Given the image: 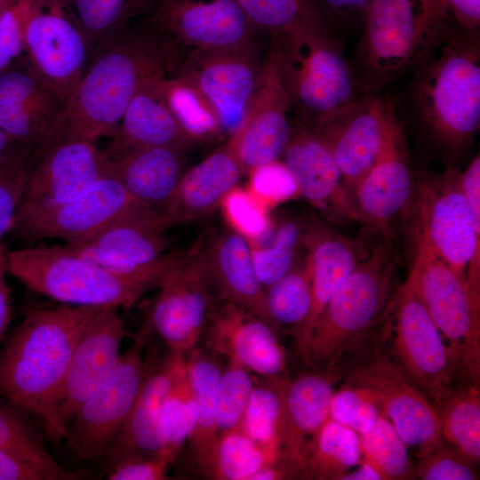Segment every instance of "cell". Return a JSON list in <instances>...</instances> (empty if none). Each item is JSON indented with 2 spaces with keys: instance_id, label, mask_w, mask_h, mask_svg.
<instances>
[{
  "instance_id": "obj_1",
  "label": "cell",
  "mask_w": 480,
  "mask_h": 480,
  "mask_svg": "<svg viewBox=\"0 0 480 480\" xmlns=\"http://www.w3.org/2000/svg\"><path fill=\"white\" fill-rule=\"evenodd\" d=\"M92 54L33 159L59 144L112 137L136 93L151 81L173 74L178 61L174 44L149 21L124 28Z\"/></svg>"
},
{
  "instance_id": "obj_2",
  "label": "cell",
  "mask_w": 480,
  "mask_h": 480,
  "mask_svg": "<svg viewBox=\"0 0 480 480\" xmlns=\"http://www.w3.org/2000/svg\"><path fill=\"white\" fill-rule=\"evenodd\" d=\"M100 308L33 309L1 345L0 398L39 420L55 444L64 440L58 407L68 369L83 331Z\"/></svg>"
},
{
  "instance_id": "obj_3",
  "label": "cell",
  "mask_w": 480,
  "mask_h": 480,
  "mask_svg": "<svg viewBox=\"0 0 480 480\" xmlns=\"http://www.w3.org/2000/svg\"><path fill=\"white\" fill-rule=\"evenodd\" d=\"M408 112L440 152L454 156L480 125V38L447 23L410 72Z\"/></svg>"
},
{
  "instance_id": "obj_4",
  "label": "cell",
  "mask_w": 480,
  "mask_h": 480,
  "mask_svg": "<svg viewBox=\"0 0 480 480\" xmlns=\"http://www.w3.org/2000/svg\"><path fill=\"white\" fill-rule=\"evenodd\" d=\"M398 255L381 241L332 296L300 356L316 371L339 372L345 355L356 353L382 322L393 297Z\"/></svg>"
},
{
  "instance_id": "obj_5",
  "label": "cell",
  "mask_w": 480,
  "mask_h": 480,
  "mask_svg": "<svg viewBox=\"0 0 480 480\" xmlns=\"http://www.w3.org/2000/svg\"><path fill=\"white\" fill-rule=\"evenodd\" d=\"M362 22L354 72L364 93H377L410 73L450 21L433 0H368Z\"/></svg>"
},
{
  "instance_id": "obj_6",
  "label": "cell",
  "mask_w": 480,
  "mask_h": 480,
  "mask_svg": "<svg viewBox=\"0 0 480 480\" xmlns=\"http://www.w3.org/2000/svg\"><path fill=\"white\" fill-rule=\"evenodd\" d=\"M415 233L461 279L480 248V157L415 176Z\"/></svg>"
},
{
  "instance_id": "obj_7",
  "label": "cell",
  "mask_w": 480,
  "mask_h": 480,
  "mask_svg": "<svg viewBox=\"0 0 480 480\" xmlns=\"http://www.w3.org/2000/svg\"><path fill=\"white\" fill-rule=\"evenodd\" d=\"M291 108L305 125L343 108L364 92L334 33L298 28L273 35Z\"/></svg>"
},
{
  "instance_id": "obj_8",
  "label": "cell",
  "mask_w": 480,
  "mask_h": 480,
  "mask_svg": "<svg viewBox=\"0 0 480 480\" xmlns=\"http://www.w3.org/2000/svg\"><path fill=\"white\" fill-rule=\"evenodd\" d=\"M5 257L9 276L65 305L128 308L150 290L106 271L66 244L7 249Z\"/></svg>"
},
{
  "instance_id": "obj_9",
  "label": "cell",
  "mask_w": 480,
  "mask_h": 480,
  "mask_svg": "<svg viewBox=\"0 0 480 480\" xmlns=\"http://www.w3.org/2000/svg\"><path fill=\"white\" fill-rule=\"evenodd\" d=\"M380 327L388 356L438 410L455 388V361L423 303L405 283L393 295Z\"/></svg>"
},
{
  "instance_id": "obj_10",
  "label": "cell",
  "mask_w": 480,
  "mask_h": 480,
  "mask_svg": "<svg viewBox=\"0 0 480 480\" xmlns=\"http://www.w3.org/2000/svg\"><path fill=\"white\" fill-rule=\"evenodd\" d=\"M120 221L164 231L163 217L133 197L111 172L81 195L52 210L13 222L10 233L30 242L86 239Z\"/></svg>"
},
{
  "instance_id": "obj_11",
  "label": "cell",
  "mask_w": 480,
  "mask_h": 480,
  "mask_svg": "<svg viewBox=\"0 0 480 480\" xmlns=\"http://www.w3.org/2000/svg\"><path fill=\"white\" fill-rule=\"evenodd\" d=\"M152 331L146 316L113 372L82 404L68 424L63 441L79 460L103 457L123 429L147 373L143 352Z\"/></svg>"
},
{
  "instance_id": "obj_12",
  "label": "cell",
  "mask_w": 480,
  "mask_h": 480,
  "mask_svg": "<svg viewBox=\"0 0 480 480\" xmlns=\"http://www.w3.org/2000/svg\"><path fill=\"white\" fill-rule=\"evenodd\" d=\"M405 284L449 340L455 364H459L470 385L479 387L480 316L471 308L465 280L436 257L417 234Z\"/></svg>"
},
{
  "instance_id": "obj_13",
  "label": "cell",
  "mask_w": 480,
  "mask_h": 480,
  "mask_svg": "<svg viewBox=\"0 0 480 480\" xmlns=\"http://www.w3.org/2000/svg\"><path fill=\"white\" fill-rule=\"evenodd\" d=\"M371 341L355 353L346 382L373 391L404 443L418 454L428 451L442 441L438 411L391 359L379 334Z\"/></svg>"
},
{
  "instance_id": "obj_14",
  "label": "cell",
  "mask_w": 480,
  "mask_h": 480,
  "mask_svg": "<svg viewBox=\"0 0 480 480\" xmlns=\"http://www.w3.org/2000/svg\"><path fill=\"white\" fill-rule=\"evenodd\" d=\"M204 239L205 236L199 238L182 254L147 314L152 330L171 351L184 356L196 348L212 309L221 300L207 268Z\"/></svg>"
},
{
  "instance_id": "obj_15",
  "label": "cell",
  "mask_w": 480,
  "mask_h": 480,
  "mask_svg": "<svg viewBox=\"0 0 480 480\" xmlns=\"http://www.w3.org/2000/svg\"><path fill=\"white\" fill-rule=\"evenodd\" d=\"M28 67L64 103L85 69L91 50L70 0H43L26 33Z\"/></svg>"
},
{
  "instance_id": "obj_16",
  "label": "cell",
  "mask_w": 480,
  "mask_h": 480,
  "mask_svg": "<svg viewBox=\"0 0 480 480\" xmlns=\"http://www.w3.org/2000/svg\"><path fill=\"white\" fill-rule=\"evenodd\" d=\"M361 220L381 232L393 244L395 224L415 218V176L404 129L392 105L384 129L378 157L354 190Z\"/></svg>"
},
{
  "instance_id": "obj_17",
  "label": "cell",
  "mask_w": 480,
  "mask_h": 480,
  "mask_svg": "<svg viewBox=\"0 0 480 480\" xmlns=\"http://www.w3.org/2000/svg\"><path fill=\"white\" fill-rule=\"evenodd\" d=\"M111 172L110 159L95 142L70 141L51 148L32 161L13 222L71 201Z\"/></svg>"
},
{
  "instance_id": "obj_18",
  "label": "cell",
  "mask_w": 480,
  "mask_h": 480,
  "mask_svg": "<svg viewBox=\"0 0 480 480\" xmlns=\"http://www.w3.org/2000/svg\"><path fill=\"white\" fill-rule=\"evenodd\" d=\"M164 232L120 221L86 239L66 244L106 271L152 289L162 285L183 254L165 252Z\"/></svg>"
},
{
  "instance_id": "obj_19",
  "label": "cell",
  "mask_w": 480,
  "mask_h": 480,
  "mask_svg": "<svg viewBox=\"0 0 480 480\" xmlns=\"http://www.w3.org/2000/svg\"><path fill=\"white\" fill-rule=\"evenodd\" d=\"M149 22L190 50L252 51L256 30L236 0H159Z\"/></svg>"
},
{
  "instance_id": "obj_20",
  "label": "cell",
  "mask_w": 480,
  "mask_h": 480,
  "mask_svg": "<svg viewBox=\"0 0 480 480\" xmlns=\"http://www.w3.org/2000/svg\"><path fill=\"white\" fill-rule=\"evenodd\" d=\"M291 110L276 52L271 45L256 90L239 125L230 134L244 174L279 160L292 134Z\"/></svg>"
},
{
  "instance_id": "obj_21",
  "label": "cell",
  "mask_w": 480,
  "mask_h": 480,
  "mask_svg": "<svg viewBox=\"0 0 480 480\" xmlns=\"http://www.w3.org/2000/svg\"><path fill=\"white\" fill-rule=\"evenodd\" d=\"M392 105L377 93H363L336 113L306 125L325 142L353 196L378 157Z\"/></svg>"
},
{
  "instance_id": "obj_22",
  "label": "cell",
  "mask_w": 480,
  "mask_h": 480,
  "mask_svg": "<svg viewBox=\"0 0 480 480\" xmlns=\"http://www.w3.org/2000/svg\"><path fill=\"white\" fill-rule=\"evenodd\" d=\"M262 69V68H261ZM250 50L191 49L179 58L173 75L194 84L216 110L222 130L239 125L259 84Z\"/></svg>"
},
{
  "instance_id": "obj_23",
  "label": "cell",
  "mask_w": 480,
  "mask_h": 480,
  "mask_svg": "<svg viewBox=\"0 0 480 480\" xmlns=\"http://www.w3.org/2000/svg\"><path fill=\"white\" fill-rule=\"evenodd\" d=\"M118 309L99 308L76 346L58 407V421L64 437L76 411L106 381L119 361L126 329Z\"/></svg>"
},
{
  "instance_id": "obj_24",
  "label": "cell",
  "mask_w": 480,
  "mask_h": 480,
  "mask_svg": "<svg viewBox=\"0 0 480 480\" xmlns=\"http://www.w3.org/2000/svg\"><path fill=\"white\" fill-rule=\"evenodd\" d=\"M208 348L266 380H279L286 356L273 327L230 301L220 300L205 325Z\"/></svg>"
},
{
  "instance_id": "obj_25",
  "label": "cell",
  "mask_w": 480,
  "mask_h": 480,
  "mask_svg": "<svg viewBox=\"0 0 480 480\" xmlns=\"http://www.w3.org/2000/svg\"><path fill=\"white\" fill-rule=\"evenodd\" d=\"M339 372L316 371L284 380L278 427L279 461L291 479L301 478L308 448L330 419V405Z\"/></svg>"
},
{
  "instance_id": "obj_26",
  "label": "cell",
  "mask_w": 480,
  "mask_h": 480,
  "mask_svg": "<svg viewBox=\"0 0 480 480\" xmlns=\"http://www.w3.org/2000/svg\"><path fill=\"white\" fill-rule=\"evenodd\" d=\"M282 163L296 189L332 220H361L355 197L325 142L303 125L292 137L281 155Z\"/></svg>"
},
{
  "instance_id": "obj_27",
  "label": "cell",
  "mask_w": 480,
  "mask_h": 480,
  "mask_svg": "<svg viewBox=\"0 0 480 480\" xmlns=\"http://www.w3.org/2000/svg\"><path fill=\"white\" fill-rule=\"evenodd\" d=\"M304 248L311 274V308L303 325L294 333L300 356L328 301L369 252L358 241L351 239L317 217L304 223Z\"/></svg>"
},
{
  "instance_id": "obj_28",
  "label": "cell",
  "mask_w": 480,
  "mask_h": 480,
  "mask_svg": "<svg viewBox=\"0 0 480 480\" xmlns=\"http://www.w3.org/2000/svg\"><path fill=\"white\" fill-rule=\"evenodd\" d=\"M244 174L229 137L201 162L187 169L164 215L166 228L210 215Z\"/></svg>"
},
{
  "instance_id": "obj_29",
  "label": "cell",
  "mask_w": 480,
  "mask_h": 480,
  "mask_svg": "<svg viewBox=\"0 0 480 480\" xmlns=\"http://www.w3.org/2000/svg\"><path fill=\"white\" fill-rule=\"evenodd\" d=\"M204 255L214 288L221 300L244 308L275 326L252 255L249 237L227 228L204 239Z\"/></svg>"
},
{
  "instance_id": "obj_30",
  "label": "cell",
  "mask_w": 480,
  "mask_h": 480,
  "mask_svg": "<svg viewBox=\"0 0 480 480\" xmlns=\"http://www.w3.org/2000/svg\"><path fill=\"white\" fill-rule=\"evenodd\" d=\"M64 106L28 66L0 74V129L34 151Z\"/></svg>"
},
{
  "instance_id": "obj_31",
  "label": "cell",
  "mask_w": 480,
  "mask_h": 480,
  "mask_svg": "<svg viewBox=\"0 0 480 480\" xmlns=\"http://www.w3.org/2000/svg\"><path fill=\"white\" fill-rule=\"evenodd\" d=\"M185 362L184 355L171 351L170 356L158 367L149 372L147 371L136 402L123 429L103 456L105 469L130 457H165L160 436L162 408L172 382Z\"/></svg>"
},
{
  "instance_id": "obj_32",
  "label": "cell",
  "mask_w": 480,
  "mask_h": 480,
  "mask_svg": "<svg viewBox=\"0 0 480 480\" xmlns=\"http://www.w3.org/2000/svg\"><path fill=\"white\" fill-rule=\"evenodd\" d=\"M186 150L175 147L135 148L109 158L112 172L133 197L164 220L187 171Z\"/></svg>"
},
{
  "instance_id": "obj_33",
  "label": "cell",
  "mask_w": 480,
  "mask_h": 480,
  "mask_svg": "<svg viewBox=\"0 0 480 480\" xmlns=\"http://www.w3.org/2000/svg\"><path fill=\"white\" fill-rule=\"evenodd\" d=\"M163 78L147 84L133 97L111 142L103 149L108 158L135 148L175 147L187 149L195 143L163 99L160 91Z\"/></svg>"
},
{
  "instance_id": "obj_34",
  "label": "cell",
  "mask_w": 480,
  "mask_h": 480,
  "mask_svg": "<svg viewBox=\"0 0 480 480\" xmlns=\"http://www.w3.org/2000/svg\"><path fill=\"white\" fill-rule=\"evenodd\" d=\"M186 359L195 399V420L189 441L200 473L211 477L218 439V388L221 370L212 356L196 348Z\"/></svg>"
},
{
  "instance_id": "obj_35",
  "label": "cell",
  "mask_w": 480,
  "mask_h": 480,
  "mask_svg": "<svg viewBox=\"0 0 480 480\" xmlns=\"http://www.w3.org/2000/svg\"><path fill=\"white\" fill-rule=\"evenodd\" d=\"M0 450L48 473L54 480H76L83 476L65 469L54 459L27 412L1 398Z\"/></svg>"
},
{
  "instance_id": "obj_36",
  "label": "cell",
  "mask_w": 480,
  "mask_h": 480,
  "mask_svg": "<svg viewBox=\"0 0 480 480\" xmlns=\"http://www.w3.org/2000/svg\"><path fill=\"white\" fill-rule=\"evenodd\" d=\"M362 457L359 434L330 418L308 448L301 478L342 480Z\"/></svg>"
},
{
  "instance_id": "obj_37",
  "label": "cell",
  "mask_w": 480,
  "mask_h": 480,
  "mask_svg": "<svg viewBox=\"0 0 480 480\" xmlns=\"http://www.w3.org/2000/svg\"><path fill=\"white\" fill-rule=\"evenodd\" d=\"M251 25L273 35L298 28L335 34V27L317 0H236Z\"/></svg>"
},
{
  "instance_id": "obj_38",
  "label": "cell",
  "mask_w": 480,
  "mask_h": 480,
  "mask_svg": "<svg viewBox=\"0 0 480 480\" xmlns=\"http://www.w3.org/2000/svg\"><path fill=\"white\" fill-rule=\"evenodd\" d=\"M441 436L474 463L480 460V394L479 387L454 388L437 410Z\"/></svg>"
},
{
  "instance_id": "obj_39",
  "label": "cell",
  "mask_w": 480,
  "mask_h": 480,
  "mask_svg": "<svg viewBox=\"0 0 480 480\" xmlns=\"http://www.w3.org/2000/svg\"><path fill=\"white\" fill-rule=\"evenodd\" d=\"M163 99L184 132L196 142L223 132L219 116L204 95L176 75L160 81Z\"/></svg>"
},
{
  "instance_id": "obj_40",
  "label": "cell",
  "mask_w": 480,
  "mask_h": 480,
  "mask_svg": "<svg viewBox=\"0 0 480 480\" xmlns=\"http://www.w3.org/2000/svg\"><path fill=\"white\" fill-rule=\"evenodd\" d=\"M265 294L274 324L292 327L295 333L311 308V274L305 254L290 271L266 287Z\"/></svg>"
},
{
  "instance_id": "obj_41",
  "label": "cell",
  "mask_w": 480,
  "mask_h": 480,
  "mask_svg": "<svg viewBox=\"0 0 480 480\" xmlns=\"http://www.w3.org/2000/svg\"><path fill=\"white\" fill-rule=\"evenodd\" d=\"M278 460L277 450L255 442L237 427L219 435L210 478L248 480L253 473Z\"/></svg>"
},
{
  "instance_id": "obj_42",
  "label": "cell",
  "mask_w": 480,
  "mask_h": 480,
  "mask_svg": "<svg viewBox=\"0 0 480 480\" xmlns=\"http://www.w3.org/2000/svg\"><path fill=\"white\" fill-rule=\"evenodd\" d=\"M250 243L258 277L266 288L290 271L304 256V223L285 220L278 224L268 243Z\"/></svg>"
},
{
  "instance_id": "obj_43",
  "label": "cell",
  "mask_w": 480,
  "mask_h": 480,
  "mask_svg": "<svg viewBox=\"0 0 480 480\" xmlns=\"http://www.w3.org/2000/svg\"><path fill=\"white\" fill-rule=\"evenodd\" d=\"M194 420L195 399L185 362L164 399L160 420L163 453L171 464L188 441Z\"/></svg>"
},
{
  "instance_id": "obj_44",
  "label": "cell",
  "mask_w": 480,
  "mask_h": 480,
  "mask_svg": "<svg viewBox=\"0 0 480 480\" xmlns=\"http://www.w3.org/2000/svg\"><path fill=\"white\" fill-rule=\"evenodd\" d=\"M363 456L369 459L384 480L409 479L412 465L407 444L383 413L367 431L359 434Z\"/></svg>"
},
{
  "instance_id": "obj_45",
  "label": "cell",
  "mask_w": 480,
  "mask_h": 480,
  "mask_svg": "<svg viewBox=\"0 0 480 480\" xmlns=\"http://www.w3.org/2000/svg\"><path fill=\"white\" fill-rule=\"evenodd\" d=\"M284 379L254 385L238 428L255 442L278 451Z\"/></svg>"
},
{
  "instance_id": "obj_46",
  "label": "cell",
  "mask_w": 480,
  "mask_h": 480,
  "mask_svg": "<svg viewBox=\"0 0 480 480\" xmlns=\"http://www.w3.org/2000/svg\"><path fill=\"white\" fill-rule=\"evenodd\" d=\"M91 53L125 26L136 0H70Z\"/></svg>"
},
{
  "instance_id": "obj_47",
  "label": "cell",
  "mask_w": 480,
  "mask_h": 480,
  "mask_svg": "<svg viewBox=\"0 0 480 480\" xmlns=\"http://www.w3.org/2000/svg\"><path fill=\"white\" fill-rule=\"evenodd\" d=\"M383 413L373 391L348 382L334 392L330 405V418L358 434L370 429Z\"/></svg>"
},
{
  "instance_id": "obj_48",
  "label": "cell",
  "mask_w": 480,
  "mask_h": 480,
  "mask_svg": "<svg viewBox=\"0 0 480 480\" xmlns=\"http://www.w3.org/2000/svg\"><path fill=\"white\" fill-rule=\"evenodd\" d=\"M254 382L249 371L229 362L218 388V434L236 428L241 422Z\"/></svg>"
},
{
  "instance_id": "obj_49",
  "label": "cell",
  "mask_w": 480,
  "mask_h": 480,
  "mask_svg": "<svg viewBox=\"0 0 480 480\" xmlns=\"http://www.w3.org/2000/svg\"><path fill=\"white\" fill-rule=\"evenodd\" d=\"M33 152L25 148L0 160V243L12 229Z\"/></svg>"
},
{
  "instance_id": "obj_50",
  "label": "cell",
  "mask_w": 480,
  "mask_h": 480,
  "mask_svg": "<svg viewBox=\"0 0 480 480\" xmlns=\"http://www.w3.org/2000/svg\"><path fill=\"white\" fill-rule=\"evenodd\" d=\"M43 0H10L0 13V74L25 50L28 27Z\"/></svg>"
},
{
  "instance_id": "obj_51",
  "label": "cell",
  "mask_w": 480,
  "mask_h": 480,
  "mask_svg": "<svg viewBox=\"0 0 480 480\" xmlns=\"http://www.w3.org/2000/svg\"><path fill=\"white\" fill-rule=\"evenodd\" d=\"M418 457L419 465L414 476L422 480L478 479L476 463L443 439Z\"/></svg>"
},
{
  "instance_id": "obj_52",
  "label": "cell",
  "mask_w": 480,
  "mask_h": 480,
  "mask_svg": "<svg viewBox=\"0 0 480 480\" xmlns=\"http://www.w3.org/2000/svg\"><path fill=\"white\" fill-rule=\"evenodd\" d=\"M171 465L164 456H136L123 459L106 469L108 480L168 479Z\"/></svg>"
},
{
  "instance_id": "obj_53",
  "label": "cell",
  "mask_w": 480,
  "mask_h": 480,
  "mask_svg": "<svg viewBox=\"0 0 480 480\" xmlns=\"http://www.w3.org/2000/svg\"><path fill=\"white\" fill-rule=\"evenodd\" d=\"M445 19L467 33H479L480 0H433Z\"/></svg>"
},
{
  "instance_id": "obj_54",
  "label": "cell",
  "mask_w": 480,
  "mask_h": 480,
  "mask_svg": "<svg viewBox=\"0 0 480 480\" xmlns=\"http://www.w3.org/2000/svg\"><path fill=\"white\" fill-rule=\"evenodd\" d=\"M334 27H349L363 21L368 0H317Z\"/></svg>"
},
{
  "instance_id": "obj_55",
  "label": "cell",
  "mask_w": 480,
  "mask_h": 480,
  "mask_svg": "<svg viewBox=\"0 0 480 480\" xmlns=\"http://www.w3.org/2000/svg\"><path fill=\"white\" fill-rule=\"evenodd\" d=\"M0 480H54L48 473L0 450Z\"/></svg>"
},
{
  "instance_id": "obj_56",
  "label": "cell",
  "mask_w": 480,
  "mask_h": 480,
  "mask_svg": "<svg viewBox=\"0 0 480 480\" xmlns=\"http://www.w3.org/2000/svg\"><path fill=\"white\" fill-rule=\"evenodd\" d=\"M6 250L4 243H0V344L5 337L12 314V294L7 282Z\"/></svg>"
},
{
  "instance_id": "obj_57",
  "label": "cell",
  "mask_w": 480,
  "mask_h": 480,
  "mask_svg": "<svg viewBox=\"0 0 480 480\" xmlns=\"http://www.w3.org/2000/svg\"><path fill=\"white\" fill-rule=\"evenodd\" d=\"M355 468L356 469H351L342 480H384L373 463L364 456Z\"/></svg>"
},
{
  "instance_id": "obj_58",
  "label": "cell",
  "mask_w": 480,
  "mask_h": 480,
  "mask_svg": "<svg viewBox=\"0 0 480 480\" xmlns=\"http://www.w3.org/2000/svg\"><path fill=\"white\" fill-rule=\"evenodd\" d=\"M25 148L34 149L31 147L15 140L0 129V160Z\"/></svg>"
},
{
  "instance_id": "obj_59",
  "label": "cell",
  "mask_w": 480,
  "mask_h": 480,
  "mask_svg": "<svg viewBox=\"0 0 480 480\" xmlns=\"http://www.w3.org/2000/svg\"><path fill=\"white\" fill-rule=\"evenodd\" d=\"M9 1L10 0H0V13L4 9V7L7 5Z\"/></svg>"
}]
</instances>
